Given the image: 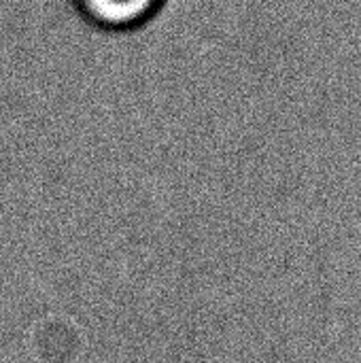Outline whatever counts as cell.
<instances>
[{
    "label": "cell",
    "mask_w": 361,
    "mask_h": 363,
    "mask_svg": "<svg viewBox=\"0 0 361 363\" xmlns=\"http://www.w3.org/2000/svg\"><path fill=\"white\" fill-rule=\"evenodd\" d=\"M79 15L94 28L128 32L149 23L164 0H72Z\"/></svg>",
    "instance_id": "6da1fadb"
}]
</instances>
